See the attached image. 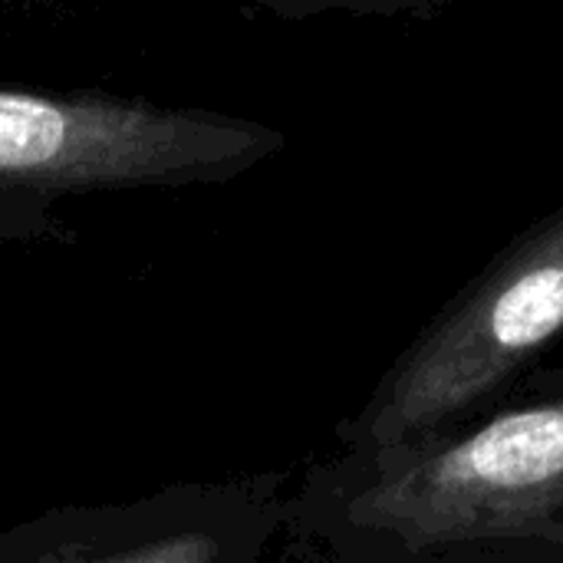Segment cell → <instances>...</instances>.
I'll return each instance as SVG.
<instances>
[{
	"label": "cell",
	"instance_id": "1",
	"mask_svg": "<svg viewBox=\"0 0 563 563\" xmlns=\"http://www.w3.org/2000/svg\"><path fill=\"white\" fill-rule=\"evenodd\" d=\"M284 142L267 122L208 106L0 86V244H73L66 198L224 185Z\"/></svg>",
	"mask_w": 563,
	"mask_h": 563
},
{
	"label": "cell",
	"instance_id": "2",
	"mask_svg": "<svg viewBox=\"0 0 563 563\" xmlns=\"http://www.w3.org/2000/svg\"><path fill=\"white\" fill-rule=\"evenodd\" d=\"M563 333V208L508 244L402 353L346 432L369 459L442 435Z\"/></svg>",
	"mask_w": 563,
	"mask_h": 563
},
{
	"label": "cell",
	"instance_id": "3",
	"mask_svg": "<svg viewBox=\"0 0 563 563\" xmlns=\"http://www.w3.org/2000/svg\"><path fill=\"white\" fill-rule=\"evenodd\" d=\"M350 521L409 551L472 541L563 544V399L369 459Z\"/></svg>",
	"mask_w": 563,
	"mask_h": 563
},
{
	"label": "cell",
	"instance_id": "4",
	"mask_svg": "<svg viewBox=\"0 0 563 563\" xmlns=\"http://www.w3.org/2000/svg\"><path fill=\"white\" fill-rule=\"evenodd\" d=\"M267 505L241 485H168L63 505L0 531V563H254Z\"/></svg>",
	"mask_w": 563,
	"mask_h": 563
},
{
	"label": "cell",
	"instance_id": "5",
	"mask_svg": "<svg viewBox=\"0 0 563 563\" xmlns=\"http://www.w3.org/2000/svg\"><path fill=\"white\" fill-rule=\"evenodd\" d=\"M261 10H271L284 20H303V16H317V13H333V10H346V13H406V10H426V7H439L445 0H241Z\"/></svg>",
	"mask_w": 563,
	"mask_h": 563
},
{
	"label": "cell",
	"instance_id": "6",
	"mask_svg": "<svg viewBox=\"0 0 563 563\" xmlns=\"http://www.w3.org/2000/svg\"><path fill=\"white\" fill-rule=\"evenodd\" d=\"M40 3H59V0H40Z\"/></svg>",
	"mask_w": 563,
	"mask_h": 563
}]
</instances>
